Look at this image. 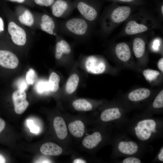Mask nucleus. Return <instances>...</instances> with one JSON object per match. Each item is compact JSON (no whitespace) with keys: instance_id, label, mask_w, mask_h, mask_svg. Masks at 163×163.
<instances>
[{"instance_id":"obj_1","label":"nucleus","mask_w":163,"mask_h":163,"mask_svg":"<svg viewBox=\"0 0 163 163\" xmlns=\"http://www.w3.org/2000/svg\"><path fill=\"white\" fill-rule=\"evenodd\" d=\"M136 139L138 141L149 145L153 141L163 136L162 118L139 114L131 117L117 129Z\"/></svg>"},{"instance_id":"obj_2","label":"nucleus","mask_w":163,"mask_h":163,"mask_svg":"<svg viewBox=\"0 0 163 163\" xmlns=\"http://www.w3.org/2000/svg\"><path fill=\"white\" fill-rule=\"evenodd\" d=\"M119 130L112 135L111 157L112 159L130 156L140 158L153 152V149L149 145L134 140L124 132Z\"/></svg>"},{"instance_id":"obj_3","label":"nucleus","mask_w":163,"mask_h":163,"mask_svg":"<svg viewBox=\"0 0 163 163\" xmlns=\"http://www.w3.org/2000/svg\"><path fill=\"white\" fill-rule=\"evenodd\" d=\"M115 128L113 124L97 126L91 134L83 139L82 145L87 149L96 151L105 145L111 144L112 135Z\"/></svg>"},{"instance_id":"obj_4","label":"nucleus","mask_w":163,"mask_h":163,"mask_svg":"<svg viewBox=\"0 0 163 163\" xmlns=\"http://www.w3.org/2000/svg\"><path fill=\"white\" fill-rule=\"evenodd\" d=\"M91 24L81 16L75 17L64 20L61 23V29L64 34L74 38H88Z\"/></svg>"},{"instance_id":"obj_5","label":"nucleus","mask_w":163,"mask_h":163,"mask_svg":"<svg viewBox=\"0 0 163 163\" xmlns=\"http://www.w3.org/2000/svg\"><path fill=\"white\" fill-rule=\"evenodd\" d=\"M129 110L126 108L115 105L106 108L100 113L96 121L97 126L114 125L117 128L129 119Z\"/></svg>"},{"instance_id":"obj_6","label":"nucleus","mask_w":163,"mask_h":163,"mask_svg":"<svg viewBox=\"0 0 163 163\" xmlns=\"http://www.w3.org/2000/svg\"><path fill=\"white\" fill-rule=\"evenodd\" d=\"M51 6L53 15L63 18L68 17L76 8L74 1L71 0H56Z\"/></svg>"},{"instance_id":"obj_7","label":"nucleus","mask_w":163,"mask_h":163,"mask_svg":"<svg viewBox=\"0 0 163 163\" xmlns=\"http://www.w3.org/2000/svg\"><path fill=\"white\" fill-rule=\"evenodd\" d=\"M81 16L91 24L97 18V11L91 0H73Z\"/></svg>"},{"instance_id":"obj_8","label":"nucleus","mask_w":163,"mask_h":163,"mask_svg":"<svg viewBox=\"0 0 163 163\" xmlns=\"http://www.w3.org/2000/svg\"><path fill=\"white\" fill-rule=\"evenodd\" d=\"M85 67L88 72L95 74L102 73L106 69V64L104 60L94 55L86 57Z\"/></svg>"},{"instance_id":"obj_9","label":"nucleus","mask_w":163,"mask_h":163,"mask_svg":"<svg viewBox=\"0 0 163 163\" xmlns=\"http://www.w3.org/2000/svg\"><path fill=\"white\" fill-rule=\"evenodd\" d=\"M8 31L12 41L19 46L24 45L26 41V35L24 30L14 22H10L8 25Z\"/></svg>"},{"instance_id":"obj_10","label":"nucleus","mask_w":163,"mask_h":163,"mask_svg":"<svg viewBox=\"0 0 163 163\" xmlns=\"http://www.w3.org/2000/svg\"><path fill=\"white\" fill-rule=\"evenodd\" d=\"M12 99L15 112L17 114L23 113L29 106L26 100V94L24 91L17 90L12 94Z\"/></svg>"},{"instance_id":"obj_11","label":"nucleus","mask_w":163,"mask_h":163,"mask_svg":"<svg viewBox=\"0 0 163 163\" xmlns=\"http://www.w3.org/2000/svg\"><path fill=\"white\" fill-rule=\"evenodd\" d=\"M19 60L16 56L12 52L0 50V66L7 69H14L18 65Z\"/></svg>"},{"instance_id":"obj_12","label":"nucleus","mask_w":163,"mask_h":163,"mask_svg":"<svg viewBox=\"0 0 163 163\" xmlns=\"http://www.w3.org/2000/svg\"><path fill=\"white\" fill-rule=\"evenodd\" d=\"M163 90H161L154 99L151 105L148 109L139 114L146 116H152L155 114L163 113Z\"/></svg>"},{"instance_id":"obj_13","label":"nucleus","mask_w":163,"mask_h":163,"mask_svg":"<svg viewBox=\"0 0 163 163\" xmlns=\"http://www.w3.org/2000/svg\"><path fill=\"white\" fill-rule=\"evenodd\" d=\"M151 95L150 91L148 89L141 88L135 89L127 95V100L134 104H139L148 99Z\"/></svg>"},{"instance_id":"obj_14","label":"nucleus","mask_w":163,"mask_h":163,"mask_svg":"<svg viewBox=\"0 0 163 163\" xmlns=\"http://www.w3.org/2000/svg\"><path fill=\"white\" fill-rule=\"evenodd\" d=\"M53 126L58 138L60 139H65L68 135V129L64 120L61 117H56L53 121Z\"/></svg>"},{"instance_id":"obj_15","label":"nucleus","mask_w":163,"mask_h":163,"mask_svg":"<svg viewBox=\"0 0 163 163\" xmlns=\"http://www.w3.org/2000/svg\"><path fill=\"white\" fill-rule=\"evenodd\" d=\"M67 127L71 134L75 138H81L84 135L85 125L81 120L77 119L70 122Z\"/></svg>"},{"instance_id":"obj_16","label":"nucleus","mask_w":163,"mask_h":163,"mask_svg":"<svg viewBox=\"0 0 163 163\" xmlns=\"http://www.w3.org/2000/svg\"><path fill=\"white\" fill-rule=\"evenodd\" d=\"M131 11L130 8L128 6H120L113 10L110 17L113 22L120 23L124 21L128 17Z\"/></svg>"},{"instance_id":"obj_17","label":"nucleus","mask_w":163,"mask_h":163,"mask_svg":"<svg viewBox=\"0 0 163 163\" xmlns=\"http://www.w3.org/2000/svg\"><path fill=\"white\" fill-rule=\"evenodd\" d=\"M43 155L49 156H58L63 152L62 148L58 145L53 142H47L43 144L40 149Z\"/></svg>"},{"instance_id":"obj_18","label":"nucleus","mask_w":163,"mask_h":163,"mask_svg":"<svg viewBox=\"0 0 163 163\" xmlns=\"http://www.w3.org/2000/svg\"><path fill=\"white\" fill-rule=\"evenodd\" d=\"M57 42L55 47V56L56 59H61L63 55H69L71 52V47L69 43L62 37Z\"/></svg>"},{"instance_id":"obj_19","label":"nucleus","mask_w":163,"mask_h":163,"mask_svg":"<svg viewBox=\"0 0 163 163\" xmlns=\"http://www.w3.org/2000/svg\"><path fill=\"white\" fill-rule=\"evenodd\" d=\"M40 27L43 31L51 35H56L54 31L56 24L53 19L50 16L45 14L42 15Z\"/></svg>"},{"instance_id":"obj_20","label":"nucleus","mask_w":163,"mask_h":163,"mask_svg":"<svg viewBox=\"0 0 163 163\" xmlns=\"http://www.w3.org/2000/svg\"><path fill=\"white\" fill-rule=\"evenodd\" d=\"M115 52L118 58L123 62L128 61L130 58L131 53L128 45L125 43H118L115 48Z\"/></svg>"},{"instance_id":"obj_21","label":"nucleus","mask_w":163,"mask_h":163,"mask_svg":"<svg viewBox=\"0 0 163 163\" xmlns=\"http://www.w3.org/2000/svg\"><path fill=\"white\" fill-rule=\"evenodd\" d=\"M148 30L145 25L139 24L134 21H131L126 24L125 31L129 35H133L146 31Z\"/></svg>"},{"instance_id":"obj_22","label":"nucleus","mask_w":163,"mask_h":163,"mask_svg":"<svg viewBox=\"0 0 163 163\" xmlns=\"http://www.w3.org/2000/svg\"><path fill=\"white\" fill-rule=\"evenodd\" d=\"M74 109L79 111H88L91 110L93 106L92 104L84 99H78L74 100L72 103Z\"/></svg>"},{"instance_id":"obj_23","label":"nucleus","mask_w":163,"mask_h":163,"mask_svg":"<svg viewBox=\"0 0 163 163\" xmlns=\"http://www.w3.org/2000/svg\"><path fill=\"white\" fill-rule=\"evenodd\" d=\"M134 53L137 58L142 57L144 55L145 50V43L141 38L137 37L134 40L133 44Z\"/></svg>"},{"instance_id":"obj_24","label":"nucleus","mask_w":163,"mask_h":163,"mask_svg":"<svg viewBox=\"0 0 163 163\" xmlns=\"http://www.w3.org/2000/svg\"><path fill=\"white\" fill-rule=\"evenodd\" d=\"M79 79L78 75L73 74L68 79L66 85V90L68 94H70L76 90L78 84Z\"/></svg>"},{"instance_id":"obj_25","label":"nucleus","mask_w":163,"mask_h":163,"mask_svg":"<svg viewBox=\"0 0 163 163\" xmlns=\"http://www.w3.org/2000/svg\"><path fill=\"white\" fill-rule=\"evenodd\" d=\"M18 19L21 23L28 27L32 26L34 21L33 14L27 9H25L23 13L19 16Z\"/></svg>"},{"instance_id":"obj_26","label":"nucleus","mask_w":163,"mask_h":163,"mask_svg":"<svg viewBox=\"0 0 163 163\" xmlns=\"http://www.w3.org/2000/svg\"><path fill=\"white\" fill-rule=\"evenodd\" d=\"M60 81V77L58 74L54 72L51 73L48 82L51 91L55 92L58 90Z\"/></svg>"},{"instance_id":"obj_27","label":"nucleus","mask_w":163,"mask_h":163,"mask_svg":"<svg viewBox=\"0 0 163 163\" xmlns=\"http://www.w3.org/2000/svg\"><path fill=\"white\" fill-rule=\"evenodd\" d=\"M143 74L147 81L152 82L156 79L160 73L157 70L147 69L143 71Z\"/></svg>"},{"instance_id":"obj_28","label":"nucleus","mask_w":163,"mask_h":163,"mask_svg":"<svg viewBox=\"0 0 163 163\" xmlns=\"http://www.w3.org/2000/svg\"><path fill=\"white\" fill-rule=\"evenodd\" d=\"M37 78V75L35 71L33 69H30L26 74V80L27 84H33Z\"/></svg>"},{"instance_id":"obj_29","label":"nucleus","mask_w":163,"mask_h":163,"mask_svg":"<svg viewBox=\"0 0 163 163\" xmlns=\"http://www.w3.org/2000/svg\"><path fill=\"white\" fill-rule=\"evenodd\" d=\"M121 160H116L113 161L115 163H141L142 162L140 158L133 156H128Z\"/></svg>"},{"instance_id":"obj_30","label":"nucleus","mask_w":163,"mask_h":163,"mask_svg":"<svg viewBox=\"0 0 163 163\" xmlns=\"http://www.w3.org/2000/svg\"><path fill=\"white\" fill-rule=\"evenodd\" d=\"M36 89L39 93H42L50 90L48 82L43 81H39L36 85Z\"/></svg>"},{"instance_id":"obj_31","label":"nucleus","mask_w":163,"mask_h":163,"mask_svg":"<svg viewBox=\"0 0 163 163\" xmlns=\"http://www.w3.org/2000/svg\"><path fill=\"white\" fill-rule=\"evenodd\" d=\"M55 0H34V2L40 6L48 7L51 6Z\"/></svg>"},{"instance_id":"obj_32","label":"nucleus","mask_w":163,"mask_h":163,"mask_svg":"<svg viewBox=\"0 0 163 163\" xmlns=\"http://www.w3.org/2000/svg\"><path fill=\"white\" fill-rule=\"evenodd\" d=\"M152 162H163V147L162 146L155 157L152 161Z\"/></svg>"},{"instance_id":"obj_33","label":"nucleus","mask_w":163,"mask_h":163,"mask_svg":"<svg viewBox=\"0 0 163 163\" xmlns=\"http://www.w3.org/2000/svg\"><path fill=\"white\" fill-rule=\"evenodd\" d=\"M27 124L28 127L30 128L31 132L34 133H37L39 130L38 127L34 125L33 122L32 120H28Z\"/></svg>"},{"instance_id":"obj_34","label":"nucleus","mask_w":163,"mask_h":163,"mask_svg":"<svg viewBox=\"0 0 163 163\" xmlns=\"http://www.w3.org/2000/svg\"><path fill=\"white\" fill-rule=\"evenodd\" d=\"M27 83L24 80H20L19 82L18 85L19 89L25 91L27 88Z\"/></svg>"},{"instance_id":"obj_35","label":"nucleus","mask_w":163,"mask_h":163,"mask_svg":"<svg viewBox=\"0 0 163 163\" xmlns=\"http://www.w3.org/2000/svg\"><path fill=\"white\" fill-rule=\"evenodd\" d=\"M4 30V22L2 18L0 16V34H2Z\"/></svg>"},{"instance_id":"obj_36","label":"nucleus","mask_w":163,"mask_h":163,"mask_svg":"<svg viewBox=\"0 0 163 163\" xmlns=\"http://www.w3.org/2000/svg\"><path fill=\"white\" fill-rule=\"evenodd\" d=\"M157 66L158 69L162 72H163V58H161L158 61Z\"/></svg>"},{"instance_id":"obj_37","label":"nucleus","mask_w":163,"mask_h":163,"mask_svg":"<svg viewBox=\"0 0 163 163\" xmlns=\"http://www.w3.org/2000/svg\"><path fill=\"white\" fill-rule=\"evenodd\" d=\"M5 126V121L0 118V133L3 130Z\"/></svg>"},{"instance_id":"obj_38","label":"nucleus","mask_w":163,"mask_h":163,"mask_svg":"<svg viewBox=\"0 0 163 163\" xmlns=\"http://www.w3.org/2000/svg\"><path fill=\"white\" fill-rule=\"evenodd\" d=\"M87 161L85 160L79 158H77L74 159L72 163H85Z\"/></svg>"},{"instance_id":"obj_39","label":"nucleus","mask_w":163,"mask_h":163,"mask_svg":"<svg viewBox=\"0 0 163 163\" xmlns=\"http://www.w3.org/2000/svg\"><path fill=\"white\" fill-rule=\"evenodd\" d=\"M8 1L16 2L19 3H23L26 2H27V0H7Z\"/></svg>"},{"instance_id":"obj_40","label":"nucleus","mask_w":163,"mask_h":163,"mask_svg":"<svg viewBox=\"0 0 163 163\" xmlns=\"http://www.w3.org/2000/svg\"><path fill=\"white\" fill-rule=\"evenodd\" d=\"M6 162V159L2 155L0 154V163H5Z\"/></svg>"},{"instance_id":"obj_41","label":"nucleus","mask_w":163,"mask_h":163,"mask_svg":"<svg viewBox=\"0 0 163 163\" xmlns=\"http://www.w3.org/2000/svg\"><path fill=\"white\" fill-rule=\"evenodd\" d=\"M118 0V1L123 2H131L133 1L134 0Z\"/></svg>"},{"instance_id":"obj_42","label":"nucleus","mask_w":163,"mask_h":163,"mask_svg":"<svg viewBox=\"0 0 163 163\" xmlns=\"http://www.w3.org/2000/svg\"><path fill=\"white\" fill-rule=\"evenodd\" d=\"M155 42V43H154V48L155 49H156V48L158 46L157 45H158V43H157V41L156 42Z\"/></svg>"},{"instance_id":"obj_43","label":"nucleus","mask_w":163,"mask_h":163,"mask_svg":"<svg viewBox=\"0 0 163 163\" xmlns=\"http://www.w3.org/2000/svg\"><path fill=\"white\" fill-rule=\"evenodd\" d=\"M163 6L162 5V6H161V11H162V13L163 14Z\"/></svg>"}]
</instances>
